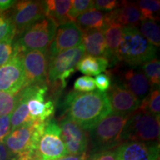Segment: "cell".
I'll return each mask as SVG.
<instances>
[{
    "instance_id": "cell-1",
    "label": "cell",
    "mask_w": 160,
    "mask_h": 160,
    "mask_svg": "<svg viewBox=\"0 0 160 160\" xmlns=\"http://www.w3.org/2000/svg\"><path fill=\"white\" fill-rule=\"evenodd\" d=\"M63 117H68L84 131H89L112 113L106 92L70 91L62 102Z\"/></svg>"
},
{
    "instance_id": "cell-2",
    "label": "cell",
    "mask_w": 160,
    "mask_h": 160,
    "mask_svg": "<svg viewBox=\"0 0 160 160\" xmlns=\"http://www.w3.org/2000/svg\"><path fill=\"white\" fill-rule=\"evenodd\" d=\"M131 115V114H130ZM130 115L112 112L88 131V156L115 150L122 143V133Z\"/></svg>"
},
{
    "instance_id": "cell-3",
    "label": "cell",
    "mask_w": 160,
    "mask_h": 160,
    "mask_svg": "<svg viewBox=\"0 0 160 160\" xmlns=\"http://www.w3.org/2000/svg\"><path fill=\"white\" fill-rule=\"evenodd\" d=\"M157 48L140 33L137 28L123 27L117 51V62L138 67L157 57Z\"/></svg>"
},
{
    "instance_id": "cell-4",
    "label": "cell",
    "mask_w": 160,
    "mask_h": 160,
    "mask_svg": "<svg viewBox=\"0 0 160 160\" xmlns=\"http://www.w3.org/2000/svg\"><path fill=\"white\" fill-rule=\"evenodd\" d=\"M45 122H34L12 131L3 143L15 160H32L37 156Z\"/></svg>"
},
{
    "instance_id": "cell-5",
    "label": "cell",
    "mask_w": 160,
    "mask_h": 160,
    "mask_svg": "<svg viewBox=\"0 0 160 160\" xmlns=\"http://www.w3.org/2000/svg\"><path fill=\"white\" fill-rule=\"evenodd\" d=\"M159 117L138 109L130 117L122 133V142L128 141L141 142H159Z\"/></svg>"
},
{
    "instance_id": "cell-6",
    "label": "cell",
    "mask_w": 160,
    "mask_h": 160,
    "mask_svg": "<svg viewBox=\"0 0 160 160\" xmlns=\"http://www.w3.org/2000/svg\"><path fill=\"white\" fill-rule=\"evenodd\" d=\"M57 28L48 18H42L19 34L14 42L16 49L19 53L29 51H48Z\"/></svg>"
},
{
    "instance_id": "cell-7",
    "label": "cell",
    "mask_w": 160,
    "mask_h": 160,
    "mask_svg": "<svg viewBox=\"0 0 160 160\" xmlns=\"http://www.w3.org/2000/svg\"><path fill=\"white\" fill-rule=\"evenodd\" d=\"M85 53V48L81 44L49 59L47 83L50 85L55 82H59L66 87L67 79L76 71L77 64Z\"/></svg>"
},
{
    "instance_id": "cell-8",
    "label": "cell",
    "mask_w": 160,
    "mask_h": 160,
    "mask_svg": "<svg viewBox=\"0 0 160 160\" xmlns=\"http://www.w3.org/2000/svg\"><path fill=\"white\" fill-rule=\"evenodd\" d=\"M61 137V128L57 120L46 121L44 131L38 144L37 157L41 160H56L68 155Z\"/></svg>"
},
{
    "instance_id": "cell-9",
    "label": "cell",
    "mask_w": 160,
    "mask_h": 160,
    "mask_svg": "<svg viewBox=\"0 0 160 160\" xmlns=\"http://www.w3.org/2000/svg\"><path fill=\"white\" fill-rule=\"evenodd\" d=\"M44 17H46L45 1L17 2L11 14L17 35Z\"/></svg>"
},
{
    "instance_id": "cell-10",
    "label": "cell",
    "mask_w": 160,
    "mask_h": 160,
    "mask_svg": "<svg viewBox=\"0 0 160 160\" xmlns=\"http://www.w3.org/2000/svg\"><path fill=\"white\" fill-rule=\"evenodd\" d=\"M26 86L27 80L21 53H18L8 62L0 67V91L17 95Z\"/></svg>"
},
{
    "instance_id": "cell-11",
    "label": "cell",
    "mask_w": 160,
    "mask_h": 160,
    "mask_svg": "<svg viewBox=\"0 0 160 160\" xmlns=\"http://www.w3.org/2000/svg\"><path fill=\"white\" fill-rule=\"evenodd\" d=\"M61 137L68 153L82 155L88 151V135L75 122L64 117L59 122Z\"/></svg>"
},
{
    "instance_id": "cell-12",
    "label": "cell",
    "mask_w": 160,
    "mask_h": 160,
    "mask_svg": "<svg viewBox=\"0 0 160 160\" xmlns=\"http://www.w3.org/2000/svg\"><path fill=\"white\" fill-rule=\"evenodd\" d=\"M27 85L47 82L49 57L48 51H29L21 53Z\"/></svg>"
},
{
    "instance_id": "cell-13",
    "label": "cell",
    "mask_w": 160,
    "mask_h": 160,
    "mask_svg": "<svg viewBox=\"0 0 160 160\" xmlns=\"http://www.w3.org/2000/svg\"><path fill=\"white\" fill-rule=\"evenodd\" d=\"M114 151L117 160H158L159 159V142L128 141L122 143Z\"/></svg>"
},
{
    "instance_id": "cell-14",
    "label": "cell",
    "mask_w": 160,
    "mask_h": 160,
    "mask_svg": "<svg viewBox=\"0 0 160 160\" xmlns=\"http://www.w3.org/2000/svg\"><path fill=\"white\" fill-rule=\"evenodd\" d=\"M82 42V32L75 22H67L59 26L48 51L49 59L66 50L77 47Z\"/></svg>"
},
{
    "instance_id": "cell-15",
    "label": "cell",
    "mask_w": 160,
    "mask_h": 160,
    "mask_svg": "<svg viewBox=\"0 0 160 160\" xmlns=\"http://www.w3.org/2000/svg\"><path fill=\"white\" fill-rule=\"evenodd\" d=\"M128 67L118 72L117 79L114 80L131 91L141 102L149 94L153 86L141 68Z\"/></svg>"
},
{
    "instance_id": "cell-16",
    "label": "cell",
    "mask_w": 160,
    "mask_h": 160,
    "mask_svg": "<svg viewBox=\"0 0 160 160\" xmlns=\"http://www.w3.org/2000/svg\"><path fill=\"white\" fill-rule=\"evenodd\" d=\"M106 94L113 113L130 115L139 109L140 102L131 91L113 80Z\"/></svg>"
},
{
    "instance_id": "cell-17",
    "label": "cell",
    "mask_w": 160,
    "mask_h": 160,
    "mask_svg": "<svg viewBox=\"0 0 160 160\" xmlns=\"http://www.w3.org/2000/svg\"><path fill=\"white\" fill-rule=\"evenodd\" d=\"M105 24L117 23L122 27L137 28L141 22L142 17L135 2L122 1L117 8L105 13Z\"/></svg>"
},
{
    "instance_id": "cell-18",
    "label": "cell",
    "mask_w": 160,
    "mask_h": 160,
    "mask_svg": "<svg viewBox=\"0 0 160 160\" xmlns=\"http://www.w3.org/2000/svg\"><path fill=\"white\" fill-rule=\"evenodd\" d=\"M82 44L88 55L107 59L105 39L102 30H91L83 32Z\"/></svg>"
},
{
    "instance_id": "cell-19",
    "label": "cell",
    "mask_w": 160,
    "mask_h": 160,
    "mask_svg": "<svg viewBox=\"0 0 160 160\" xmlns=\"http://www.w3.org/2000/svg\"><path fill=\"white\" fill-rule=\"evenodd\" d=\"M102 31L107 48V59L113 63L117 62V51L122 37L123 27L117 23H107Z\"/></svg>"
},
{
    "instance_id": "cell-20",
    "label": "cell",
    "mask_w": 160,
    "mask_h": 160,
    "mask_svg": "<svg viewBox=\"0 0 160 160\" xmlns=\"http://www.w3.org/2000/svg\"><path fill=\"white\" fill-rule=\"evenodd\" d=\"M30 116L34 122H45L53 118L55 113V102L50 99L47 102L39 99H31L27 102Z\"/></svg>"
},
{
    "instance_id": "cell-21",
    "label": "cell",
    "mask_w": 160,
    "mask_h": 160,
    "mask_svg": "<svg viewBox=\"0 0 160 160\" xmlns=\"http://www.w3.org/2000/svg\"><path fill=\"white\" fill-rule=\"evenodd\" d=\"M46 17L53 21L57 27L69 22L68 12L71 5L70 0L45 1Z\"/></svg>"
},
{
    "instance_id": "cell-22",
    "label": "cell",
    "mask_w": 160,
    "mask_h": 160,
    "mask_svg": "<svg viewBox=\"0 0 160 160\" xmlns=\"http://www.w3.org/2000/svg\"><path fill=\"white\" fill-rule=\"evenodd\" d=\"M75 22L82 33L91 30L102 31L105 25V13L93 8L78 17Z\"/></svg>"
},
{
    "instance_id": "cell-23",
    "label": "cell",
    "mask_w": 160,
    "mask_h": 160,
    "mask_svg": "<svg viewBox=\"0 0 160 160\" xmlns=\"http://www.w3.org/2000/svg\"><path fill=\"white\" fill-rule=\"evenodd\" d=\"M110 65L108 59L105 57L84 56L77 65V69L86 76H97L105 71Z\"/></svg>"
},
{
    "instance_id": "cell-24",
    "label": "cell",
    "mask_w": 160,
    "mask_h": 160,
    "mask_svg": "<svg viewBox=\"0 0 160 160\" xmlns=\"http://www.w3.org/2000/svg\"><path fill=\"white\" fill-rule=\"evenodd\" d=\"M18 99H19L18 105L11 114V131L22 126L34 123L33 120L30 116L27 105L28 101L21 99L19 97H18Z\"/></svg>"
},
{
    "instance_id": "cell-25",
    "label": "cell",
    "mask_w": 160,
    "mask_h": 160,
    "mask_svg": "<svg viewBox=\"0 0 160 160\" xmlns=\"http://www.w3.org/2000/svg\"><path fill=\"white\" fill-rule=\"evenodd\" d=\"M139 31L150 43L157 48L160 45V30L157 22L151 19H141Z\"/></svg>"
},
{
    "instance_id": "cell-26",
    "label": "cell",
    "mask_w": 160,
    "mask_h": 160,
    "mask_svg": "<svg viewBox=\"0 0 160 160\" xmlns=\"http://www.w3.org/2000/svg\"><path fill=\"white\" fill-rule=\"evenodd\" d=\"M139 109L150 114L159 117L160 114V92L159 87L153 86L149 94L140 103Z\"/></svg>"
},
{
    "instance_id": "cell-27",
    "label": "cell",
    "mask_w": 160,
    "mask_h": 160,
    "mask_svg": "<svg viewBox=\"0 0 160 160\" xmlns=\"http://www.w3.org/2000/svg\"><path fill=\"white\" fill-rule=\"evenodd\" d=\"M141 13L142 19L159 20L160 2L159 0H140L135 2Z\"/></svg>"
},
{
    "instance_id": "cell-28",
    "label": "cell",
    "mask_w": 160,
    "mask_h": 160,
    "mask_svg": "<svg viewBox=\"0 0 160 160\" xmlns=\"http://www.w3.org/2000/svg\"><path fill=\"white\" fill-rule=\"evenodd\" d=\"M141 70L152 86H158L160 84V62L157 57L142 65Z\"/></svg>"
},
{
    "instance_id": "cell-29",
    "label": "cell",
    "mask_w": 160,
    "mask_h": 160,
    "mask_svg": "<svg viewBox=\"0 0 160 160\" xmlns=\"http://www.w3.org/2000/svg\"><path fill=\"white\" fill-rule=\"evenodd\" d=\"M16 29L8 13H0V42L13 41Z\"/></svg>"
},
{
    "instance_id": "cell-30",
    "label": "cell",
    "mask_w": 160,
    "mask_h": 160,
    "mask_svg": "<svg viewBox=\"0 0 160 160\" xmlns=\"http://www.w3.org/2000/svg\"><path fill=\"white\" fill-rule=\"evenodd\" d=\"M94 8V1L91 0H73L68 12L69 22H74L78 17L85 12Z\"/></svg>"
},
{
    "instance_id": "cell-31",
    "label": "cell",
    "mask_w": 160,
    "mask_h": 160,
    "mask_svg": "<svg viewBox=\"0 0 160 160\" xmlns=\"http://www.w3.org/2000/svg\"><path fill=\"white\" fill-rule=\"evenodd\" d=\"M18 95L0 91V117L11 114L18 105Z\"/></svg>"
},
{
    "instance_id": "cell-32",
    "label": "cell",
    "mask_w": 160,
    "mask_h": 160,
    "mask_svg": "<svg viewBox=\"0 0 160 160\" xmlns=\"http://www.w3.org/2000/svg\"><path fill=\"white\" fill-rule=\"evenodd\" d=\"M18 53L13 41L0 42V67L8 62Z\"/></svg>"
},
{
    "instance_id": "cell-33",
    "label": "cell",
    "mask_w": 160,
    "mask_h": 160,
    "mask_svg": "<svg viewBox=\"0 0 160 160\" xmlns=\"http://www.w3.org/2000/svg\"><path fill=\"white\" fill-rule=\"evenodd\" d=\"M73 88L76 91L81 93L93 91L96 89L95 80L93 78L88 76L80 77L75 81Z\"/></svg>"
},
{
    "instance_id": "cell-34",
    "label": "cell",
    "mask_w": 160,
    "mask_h": 160,
    "mask_svg": "<svg viewBox=\"0 0 160 160\" xmlns=\"http://www.w3.org/2000/svg\"><path fill=\"white\" fill-rule=\"evenodd\" d=\"M120 2L116 0H97L94 1V8L99 11L111 12L119 7Z\"/></svg>"
},
{
    "instance_id": "cell-35",
    "label": "cell",
    "mask_w": 160,
    "mask_h": 160,
    "mask_svg": "<svg viewBox=\"0 0 160 160\" xmlns=\"http://www.w3.org/2000/svg\"><path fill=\"white\" fill-rule=\"evenodd\" d=\"M94 80L96 88H97L100 92L108 91L111 85V76L108 73H100L96 76Z\"/></svg>"
},
{
    "instance_id": "cell-36",
    "label": "cell",
    "mask_w": 160,
    "mask_h": 160,
    "mask_svg": "<svg viewBox=\"0 0 160 160\" xmlns=\"http://www.w3.org/2000/svg\"><path fill=\"white\" fill-rule=\"evenodd\" d=\"M11 132V114L0 117V143L3 142Z\"/></svg>"
},
{
    "instance_id": "cell-37",
    "label": "cell",
    "mask_w": 160,
    "mask_h": 160,
    "mask_svg": "<svg viewBox=\"0 0 160 160\" xmlns=\"http://www.w3.org/2000/svg\"><path fill=\"white\" fill-rule=\"evenodd\" d=\"M87 160H117L116 157L115 151L111 150V151H102L99 153H93V154L90 155L88 157Z\"/></svg>"
},
{
    "instance_id": "cell-38",
    "label": "cell",
    "mask_w": 160,
    "mask_h": 160,
    "mask_svg": "<svg viewBox=\"0 0 160 160\" xmlns=\"http://www.w3.org/2000/svg\"><path fill=\"white\" fill-rule=\"evenodd\" d=\"M0 160H15L3 142L0 143Z\"/></svg>"
},
{
    "instance_id": "cell-39",
    "label": "cell",
    "mask_w": 160,
    "mask_h": 160,
    "mask_svg": "<svg viewBox=\"0 0 160 160\" xmlns=\"http://www.w3.org/2000/svg\"><path fill=\"white\" fill-rule=\"evenodd\" d=\"M88 157V153H85L82 155H70L68 154L56 160H87Z\"/></svg>"
},
{
    "instance_id": "cell-40",
    "label": "cell",
    "mask_w": 160,
    "mask_h": 160,
    "mask_svg": "<svg viewBox=\"0 0 160 160\" xmlns=\"http://www.w3.org/2000/svg\"><path fill=\"white\" fill-rule=\"evenodd\" d=\"M17 2L13 0H0V11H3L11 8L15 5Z\"/></svg>"
},
{
    "instance_id": "cell-41",
    "label": "cell",
    "mask_w": 160,
    "mask_h": 160,
    "mask_svg": "<svg viewBox=\"0 0 160 160\" xmlns=\"http://www.w3.org/2000/svg\"><path fill=\"white\" fill-rule=\"evenodd\" d=\"M32 160H41V159H40L39 158H38V157H37V156H36V157H35L34 158H33V159H32Z\"/></svg>"
},
{
    "instance_id": "cell-42",
    "label": "cell",
    "mask_w": 160,
    "mask_h": 160,
    "mask_svg": "<svg viewBox=\"0 0 160 160\" xmlns=\"http://www.w3.org/2000/svg\"><path fill=\"white\" fill-rule=\"evenodd\" d=\"M0 12H1V11H0Z\"/></svg>"
}]
</instances>
